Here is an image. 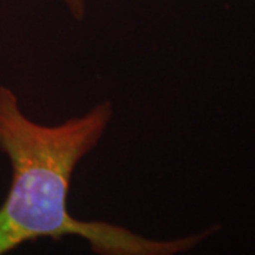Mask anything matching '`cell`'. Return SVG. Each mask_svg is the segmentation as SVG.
I'll list each match as a JSON object with an SVG mask.
<instances>
[{
	"label": "cell",
	"mask_w": 255,
	"mask_h": 255,
	"mask_svg": "<svg viewBox=\"0 0 255 255\" xmlns=\"http://www.w3.org/2000/svg\"><path fill=\"white\" fill-rule=\"evenodd\" d=\"M111 118V104L102 102L61 125H40L21 112L14 92L0 87V152L11 167L9 193L0 207V255L38 238L65 236L87 240L98 255H176L211 233L160 241L70 214L67 197L74 169L100 142Z\"/></svg>",
	"instance_id": "obj_1"
},
{
	"label": "cell",
	"mask_w": 255,
	"mask_h": 255,
	"mask_svg": "<svg viewBox=\"0 0 255 255\" xmlns=\"http://www.w3.org/2000/svg\"><path fill=\"white\" fill-rule=\"evenodd\" d=\"M71 16L77 20H82L85 16V0H64Z\"/></svg>",
	"instance_id": "obj_2"
}]
</instances>
